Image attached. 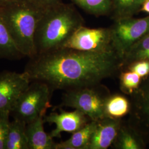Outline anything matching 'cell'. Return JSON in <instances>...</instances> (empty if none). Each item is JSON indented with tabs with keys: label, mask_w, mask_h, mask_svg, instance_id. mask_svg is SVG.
Instances as JSON below:
<instances>
[{
	"label": "cell",
	"mask_w": 149,
	"mask_h": 149,
	"mask_svg": "<svg viewBox=\"0 0 149 149\" xmlns=\"http://www.w3.org/2000/svg\"><path fill=\"white\" fill-rule=\"evenodd\" d=\"M122 119L104 117L96 121L88 149H107L112 146L120 128Z\"/></svg>",
	"instance_id": "8fae6325"
},
{
	"label": "cell",
	"mask_w": 149,
	"mask_h": 149,
	"mask_svg": "<svg viewBox=\"0 0 149 149\" xmlns=\"http://www.w3.org/2000/svg\"><path fill=\"white\" fill-rule=\"evenodd\" d=\"M83 22L69 6L59 3L44 11L34 36L36 55L63 48Z\"/></svg>",
	"instance_id": "7a4b0ae2"
},
{
	"label": "cell",
	"mask_w": 149,
	"mask_h": 149,
	"mask_svg": "<svg viewBox=\"0 0 149 149\" xmlns=\"http://www.w3.org/2000/svg\"><path fill=\"white\" fill-rule=\"evenodd\" d=\"M129 99L131 108L127 122L149 144V75L142 79Z\"/></svg>",
	"instance_id": "ba28073f"
},
{
	"label": "cell",
	"mask_w": 149,
	"mask_h": 149,
	"mask_svg": "<svg viewBox=\"0 0 149 149\" xmlns=\"http://www.w3.org/2000/svg\"><path fill=\"white\" fill-rule=\"evenodd\" d=\"M74 3L91 13L101 15L106 13L112 5V0H73Z\"/></svg>",
	"instance_id": "44dd1931"
},
{
	"label": "cell",
	"mask_w": 149,
	"mask_h": 149,
	"mask_svg": "<svg viewBox=\"0 0 149 149\" xmlns=\"http://www.w3.org/2000/svg\"><path fill=\"white\" fill-rule=\"evenodd\" d=\"M19 0H0V5H3L6 4H8L13 2H16Z\"/></svg>",
	"instance_id": "484cf974"
},
{
	"label": "cell",
	"mask_w": 149,
	"mask_h": 149,
	"mask_svg": "<svg viewBox=\"0 0 149 149\" xmlns=\"http://www.w3.org/2000/svg\"><path fill=\"white\" fill-rule=\"evenodd\" d=\"M131 108L130 99L119 93L111 94L105 104L106 117L122 119L128 116Z\"/></svg>",
	"instance_id": "2e32d148"
},
{
	"label": "cell",
	"mask_w": 149,
	"mask_h": 149,
	"mask_svg": "<svg viewBox=\"0 0 149 149\" xmlns=\"http://www.w3.org/2000/svg\"><path fill=\"white\" fill-rule=\"evenodd\" d=\"M140 11L149 14V0H145Z\"/></svg>",
	"instance_id": "d4e9b609"
},
{
	"label": "cell",
	"mask_w": 149,
	"mask_h": 149,
	"mask_svg": "<svg viewBox=\"0 0 149 149\" xmlns=\"http://www.w3.org/2000/svg\"><path fill=\"white\" fill-rule=\"evenodd\" d=\"M63 48L98 53L116 52L111 28L92 29L83 26L75 31Z\"/></svg>",
	"instance_id": "8992f818"
},
{
	"label": "cell",
	"mask_w": 149,
	"mask_h": 149,
	"mask_svg": "<svg viewBox=\"0 0 149 149\" xmlns=\"http://www.w3.org/2000/svg\"><path fill=\"white\" fill-rule=\"evenodd\" d=\"M44 11L31 0L0 5V15L16 47L29 59L36 56L34 36Z\"/></svg>",
	"instance_id": "3957f363"
},
{
	"label": "cell",
	"mask_w": 149,
	"mask_h": 149,
	"mask_svg": "<svg viewBox=\"0 0 149 149\" xmlns=\"http://www.w3.org/2000/svg\"><path fill=\"white\" fill-rule=\"evenodd\" d=\"M142 59L149 60V33L129 49L123 56V67Z\"/></svg>",
	"instance_id": "ac0fdd59"
},
{
	"label": "cell",
	"mask_w": 149,
	"mask_h": 149,
	"mask_svg": "<svg viewBox=\"0 0 149 149\" xmlns=\"http://www.w3.org/2000/svg\"><path fill=\"white\" fill-rule=\"evenodd\" d=\"M111 94L102 83L65 91L59 108L67 107L84 113L91 120L97 121L106 117L105 104Z\"/></svg>",
	"instance_id": "277c9868"
},
{
	"label": "cell",
	"mask_w": 149,
	"mask_h": 149,
	"mask_svg": "<svg viewBox=\"0 0 149 149\" xmlns=\"http://www.w3.org/2000/svg\"><path fill=\"white\" fill-rule=\"evenodd\" d=\"M44 116H40L27 124V134L29 149H55L56 144L50 134L44 129Z\"/></svg>",
	"instance_id": "7c38bea8"
},
{
	"label": "cell",
	"mask_w": 149,
	"mask_h": 149,
	"mask_svg": "<svg viewBox=\"0 0 149 149\" xmlns=\"http://www.w3.org/2000/svg\"><path fill=\"white\" fill-rule=\"evenodd\" d=\"M59 108L60 113L52 112L44 117V122L56 125V128L49 134L53 138H61L62 132L73 133L91 120L84 113L77 109L73 112H66L61 108Z\"/></svg>",
	"instance_id": "30bf717a"
},
{
	"label": "cell",
	"mask_w": 149,
	"mask_h": 149,
	"mask_svg": "<svg viewBox=\"0 0 149 149\" xmlns=\"http://www.w3.org/2000/svg\"><path fill=\"white\" fill-rule=\"evenodd\" d=\"M145 0H112L118 18L132 17L140 11Z\"/></svg>",
	"instance_id": "ffe728a7"
},
{
	"label": "cell",
	"mask_w": 149,
	"mask_h": 149,
	"mask_svg": "<svg viewBox=\"0 0 149 149\" xmlns=\"http://www.w3.org/2000/svg\"><path fill=\"white\" fill-rule=\"evenodd\" d=\"M146 143L141 135L127 121L123 120L117 138L112 146L116 149H144Z\"/></svg>",
	"instance_id": "4fadbf2b"
},
{
	"label": "cell",
	"mask_w": 149,
	"mask_h": 149,
	"mask_svg": "<svg viewBox=\"0 0 149 149\" xmlns=\"http://www.w3.org/2000/svg\"><path fill=\"white\" fill-rule=\"evenodd\" d=\"M96 121L90 120L85 125L72 133L68 140L56 143L55 149H88Z\"/></svg>",
	"instance_id": "5bb4252c"
},
{
	"label": "cell",
	"mask_w": 149,
	"mask_h": 149,
	"mask_svg": "<svg viewBox=\"0 0 149 149\" xmlns=\"http://www.w3.org/2000/svg\"><path fill=\"white\" fill-rule=\"evenodd\" d=\"M118 76L120 90L124 94L129 96L138 89L142 80L136 73L129 70H121Z\"/></svg>",
	"instance_id": "d6986e66"
},
{
	"label": "cell",
	"mask_w": 149,
	"mask_h": 149,
	"mask_svg": "<svg viewBox=\"0 0 149 149\" xmlns=\"http://www.w3.org/2000/svg\"><path fill=\"white\" fill-rule=\"evenodd\" d=\"M123 58L116 52L98 53L61 48L31 58L24 72L31 82L40 81L53 90L95 85L118 75Z\"/></svg>",
	"instance_id": "6da1fadb"
},
{
	"label": "cell",
	"mask_w": 149,
	"mask_h": 149,
	"mask_svg": "<svg viewBox=\"0 0 149 149\" xmlns=\"http://www.w3.org/2000/svg\"><path fill=\"white\" fill-rule=\"evenodd\" d=\"M121 70H129L134 72L143 79L149 75V60L142 59L135 61L122 68Z\"/></svg>",
	"instance_id": "7402d4cb"
},
{
	"label": "cell",
	"mask_w": 149,
	"mask_h": 149,
	"mask_svg": "<svg viewBox=\"0 0 149 149\" xmlns=\"http://www.w3.org/2000/svg\"><path fill=\"white\" fill-rule=\"evenodd\" d=\"M53 92L45 83L32 81L11 110V116L14 119L27 124L40 116H45L47 109L51 107Z\"/></svg>",
	"instance_id": "5b68a950"
},
{
	"label": "cell",
	"mask_w": 149,
	"mask_h": 149,
	"mask_svg": "<svg viewBox=\"0 0 149 149\" xmlns=\"http://www.w3.org/2000/svg\"><path fill=\"white\" fill-rule=\"evenodd\" d=\"M31 80L24 72H0V111H9L29 86Z\"/></svg>",
	"instance_id": "9c48e42d"
},
{
	"label": "cell",
	"mask_w": 149,
	"mask_h": 149,
	"mask_svg": "<svg viewBox=\"0 0 149 149\" xmlns=\"http://www.w3.org/2000/svg\"><path fill=\"white\" fill-rule=\"evenodd\" d=\"M26 126L27 123L17 119L10 123L5 149H29Z\"/></svg>",
	"instance_id": "9a60e30c"
},
{
	"label": "cell",
	"mask_w": 149,
	"mask_h": 149,
	"mask_svg": "<svg viewBox=\"0 0 149 149\" xmlns=\"http://www.w3.org/2000/svg\"><path fill=\"white\" fill-rule=\"evenodd\" d=\"M116 52L123 58L134 44L149 33V16L120 18L111 28Z\"/></svg>",
	"instance_id": "52a82bcc"
},
{
	"label": "cell",
	"mask_w": 149,
	"mask_h": 149,
	"mask_svg": "<svg viewBox=\"0 0 149 149\" xmlns=\"http://www.w3.org/2000/svg\"><path fill=\"white\" fill-rule=\"evenodd\" d=\"M9 111H0V149H5L6 142L11 122Z\"/></svg>",
	"instance_id": "603a6c76"
},
{
	"label": "cell",
	"mask_w": 149,
	"mask_h": 149,
	"mask_svg": "<svg viewBox=\"0 0 149 149\" xmlns=\"http://www.w3.org/2000/svg\"><path fill=\"white\" fill-rule=\"evenodd\" d=\"M24 56L16 47L0 15V59L18 60Z\"/></svg>",
	"instance_id": "e0dca14e"
},
{
	"label": "cell",
	"mask_w": 149,
	"mask_h": 149,
	"mask_svg": "<svg viewBox=\"0 0 149 149\" xmlns=\"http://www.w3.org/2000/svg\"><path fill=\"white\" fill-rule=\"evenodd\" d=\"M38 7L43 10H47L48 8L53 7L60 3V0H31Z\"/></svg>",
	"instance_id": "cb8c5ba5"
}]
</instances>
